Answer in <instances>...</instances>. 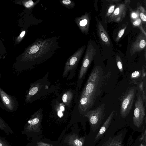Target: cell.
I'll list each match as a JSON object with an SVG mask.
<instances>
[{"mask_svg": "<svg viewBox=\"0 0 146 146\" xmlns=\"http://www.w3.org/2000/svg\"><path fill=\"white\" fill-rule=\"evenodd\" d=\"M58 39L56 36L45 39H37L17 57L15 64L29 69L46 61L59 48Z\"/></svg>", "mask_w": 146, "mask_h": 146, "instance_id": "6da1fadb", "label": "cell"}, {"mask_svg": "<svg viewBox=\"0 0 146 146\" xmlns=\"http://www.w3.org/2000/svg\"><path fill=\"white\" fill-rule=\"evenodd\" d=\"M105 81L102 68L97 66L92 70L82 91L80 101L89 110L101 92Z\"/></svg>", "mask_w": 146, "mask_h": 146, "instance_id": "7a4b0ae2", "label": "cell"}, {"mask_svg": "<svg viewBox=\"0 0 146 146\" xmlns=\"http://www.w3.org/2000/svg\"><path fill=\"white\" fill-rule=\"evenodd\" d=\"M85 48V45L80 47L68 59L62 74L63 78L66 77L69 74L67 78L68 80L72 79L74 76L76 70Z\"/></svg>", "mask_w": 146, "mask_h": 146, "instance_id": "3957f363", "label": "cell"}, {"mask_svg": "<svg viewBox=\"0 0 146 146\" xmlns=\"http://www.w3.org/2000/svg\"><path fill=\"white\" fill-rule=\"evenodd\" d=\"M96 53V50L94 46L92 44L88 43L78 74V87L80 86V82L84 77Z\"/></svg>", "mask_w": 146, "mask_h": 146, "instance_id": "277c9868", "label": "cell"}, {"mask_svg": "<svg viewBox=\"0 0 146 146\" xmlns=\"http://www.w3.org/2000/svg\"><path fill=\"white\" fill-rule=\"evenodd\" d=\"M136 94L134 87H131L127 90L122 99L120 108V114L123 118L127 117L133 106Z\"/></svg>", "mask_w": 146, "mask_h": 146, "instance_id": "5b68a950", "label": "cell"}, {"mask_svg": "<svg viewBox=\"0 0 146 146\" xmlns=\"http://www.w3.org/2000/svg\"><path fill=\"white\" fill-rule=\"evenodd\" d=\"M105 104L103 103L96 108L88 110L85 116L88 119L90 125L92 128L99 127L101 124L105 112Z\"/></svg>", "mask_w": 146, "mask_h": 146, "instance_id": "8992f818", "label": "cell"}, {"mask_svg": "<svg viewBox=\"0 0 146 146\" xmlns=\"http://www.w3.org/2000/svg\"><path fill=\"white\" fill-rule=\"evenodd\" d=\"M46 84L44 78L41 79L31 84L28 92L26 96L25 101L26 103L31 102L35 100L40 92L46 88H48Z\"/></svg>", "mask_w": 146, "mask_h": 146, "instance_id": "52a82bcc", "label": "cell"}, {"mask_svg": "<svg viewBox=\"0 0 146 146\" xmlns=\"http://www.w3.org/2000/svg\"><path fill=\"white\" fill-rule=\"evenodd\" d=\"M141 96H139L135 101L133 112L134 124L137 127L142 125L145 115V108Z\"/></svg>", "mask_w": 146, "mask_h": 146, "instance_id": "ba28073f", "label": "cell"}, {"mask_svg": "<svg viewBox=\"0 0 146 146\" xmlns=\"http://www.w3.org/2000/svg\"><path fill=\"white\" fill-rule=\"evenodd\" d=\"M127 11V7L126 4H117L113 13L108 18V22L117 23L121 22L125 17Z\"/></svg>", "mask_w": 146, "mask_h": 146, "instance_id": "9c48e42d", "label": "cell"}, {"mask_svg": "<svg viewBox=\"0 0 146 146\" xmlns=\"http://www.w3.org/2000/svg\"><path fill=\"white\" fill-rule=\"evenodd\" d=\"M146 36L142 32L138 36L135 40L131 45L130 53L131 56L133 55L136 52H140L145 48Z\"/></svg>", "mask_w": 146, "mask_h": 146, "instance_id": "30bf717a", "label": "cell"}, {"mask_svg": "<svg viewBox=\"0 0 146 146\" xmlns=\"http://www.w3.org/2000/svg\"><path fill=\"white\" fill-rule=\"evenodd\" d=\"M0 96L3 103L8 110L14 111L17 108V104L14 97L8 94L0 87Z\"/></svg>", "mask_w": 146, "mask_h": 146, "instance_id": "8fae6325", "label": "cell"}, {"mask_svg": "<svg viewBox=\"0 0 146 146\" xmlns=\"http://www.w3.org/2000/svg\"><path fill=\"white\" fill-rule=\"evenodd\" d=\"M75 21L83 33L87 35L88 33L90 22L89 14L85 13L81 17L76 18Z\"/></svg>", "mask_w": 146, "mask_h": 146, "instance_id": "7c38bea8", "label": "cell"}, {"mask_svg": "<svg viewBox=\"0 0 146 146\" xmlns=\"http://www.w3.org/2000/svg\"><path fill=\"white\" fill-rule=\"evenodd\" d=\"M96 19L97 33L98 36L104 45L108 46H110V40L109 35L100 21L97 18H96Z\"/></svg>", "mask_w": 146, "mask_h": 146, "instance_id": "4fadbf2b", "label": "cell"}, {"mask_svg": "<svg viewBox=\"0 0 146 146\" xmlns=\"http://www.w3.org/2000/svg\"><path fill=\"white\" fill-rule=\"evenodd\" d=\"M115 112V111L113 110L110 113L96 135L95 139V141L98 140L102 137L106 132L111 123L114 115Z\"/></svg>", "mask_w": 146, "mask_h": 146, "instance_id": "5bb4252c", "label": "cell"}, {"mask_svg": "<svg viewBox=\"0 0 146 146\" xmlns=\"http://www.w3.org/2000/svg\"><path fill=\"white\" fill-rule=\"evenodd\" d=\"M73 96V92L70 90L65 92L63 95L62 97V102L67 107L70 106Z\"/></svg>", "mask_w": 146, "mask_h": 146, "instance_id": "9a60e30c", "label": "cell"}, {"mask_svg": "<svg viewBox=\"0 0 146 146\" xmlns=\"http://www.w3.org/2000/svg\"><path fill=\"white\" fill-rule=\"evenodd\" d=\"M39 0H38L36 2H34L32 0H17L14 1L15 4L22 5L25 8L31 9L34 7L38 3Z\"/></svg>", "mask_w": 146, "mask_h": 146, "instance_id": "2e32d148", "label": "cell"}, {"mask_svg": "<svg viewBox=\"0 0 146 146\" xmlns=\"http://www.w3.org/2000/svg\"><path fill=\"white\" fill-rule=\"evenodd\" d=\"M104 146H122L121 139L118 136L109 139L104 144Z\"/></svg>", "mask_w": 146, "mask_h": 146, "instance_id": "e0dca14e", "label": "cell"}, {"mask_svg": "<svg viewBox=\"0 0 146 146\" xmlns=\"http://www.w3.org/2000/svg\"><path fill=\"white\" fill-rule=\"evenodd\" d=\"M60 2L62 5L70 9L73 8L75 5V3L70 0H62Z\"/></svg>", "mask_w": 146, "mask_h": 146, "instance_id": "ac0fdd59", "label": "cell"}, {"mask_svg": "<svg viewBox=\"0 0 146 146\" xmlns=\"http://www.w3.org/2000/svg\"><path fill=\"white\" fill-rule=\"evenodd\" d=\"M116 61L118 69L121 72H122L123 70V68L122 60L120 57L118 55H117L116 56Z\"/></svg>", "mask_w": 146, "mask_h": 146, "instance_id": "d6986e66", "label": "cell"}, {"mask_svg": "<svg viewBox=\"0 0 146 146\" xmlns=\"http://www.w3.org/2000/svg\"><path fill=\"white\" fill-rule=\"evenodd\" d=\"M116 7L115 4H112L108 7L106 15V18H109L113 13Z\"/></svg>", "mask_w": 146, "mask_h": 146, "instance_id": "ffe728a7", "label": "cell"}, {"mask_svg": "<svg viewBox=\"0 0 146 146\" xmlns=\"http://www.w3.org/2000/svg\"><path fill=\"white\" fill-rule=\"evenodd\" d=\"M127 25H126L123 28L120 30L119 31L117 36L115 39V42H118L123 36L127 28Z\"/></svg>", "mask_w": 146, "mask_h": 146, "instance_id": "44dd1931", "label": "cell"}, {"mask_svg": "<svg viewBox=\"0 0 146 146\" xmlns=\"http://www.w3.org/2000/svg\"><path fill=\"white\" fill-rule=\"evenodd\" d=\"M26 31H23L17 36L15 41V43L16 44H19L23 39L26 33Z\"/></svg>", "mask_w": 146, "mask_h": 146, "instance_id": "7402d4cb", "label": "cell"}, {"mask_svg": "<svg viewBox=\"0 0 146 146\" xmlns=\"http://www.w3.org/2000/svg\"><path fill=\"white\" fill-rule=\"evenodd\" d=\"M141 74V72L139 71L133 72L131 74V77L133 79H137L139 78Z\"/></svg>", "mask_w": 146, "mask_h": 146, "instance_id": "603a6c76", "label": "cell"}, {"mask_svg": "<svg viewBox=\"0 0 146 146\" xmlns=\"http://www.w3.org/2000/svg\"><path fill=\"white\" fill-rule=\"evenodd\" d=\"M137 9L138 10L139 16L140 17L141 19L143 22L145 23L146 21V13L140 11L138 8Z\"/></svg>", "mask_w": 146, "mask_h": 146, "instance_id": "cb8c5ba5", "label": "cell"}, {"mask_svg": "<svg viewBox=\"0 0 146 146\" xmlns=\"http://www.w3.org/2000/svg\"><path fill=\"white\" fill-rule=\"evenodd\" d=\"M139 14L138 10L137 9V12H135L134 11L132 12L130 14V17L133 19L136 20L137 19L139 18Z\"/></svg>", "mask_w": 146, "mask_h": 146, "instance_id": "d4e9b609", "label": "cell"}, {"mask_svg": "<svg viewBox=\"0 0 146 146\" xmlns=\"http://www.w3.org/2000/svg\"><path fill=\"white\" fill-rule=\"evenodd\" d=\"M141 20L140 18H138L132 22L133 25L135 26H139L141 23Z\"/></svg>", "mask_w": 146, "mask_h": 146, "instance_id": "484cf974", "label": "cell"}, {"mask_svg": "<svg viewBox=\"0 0 146 146\" xmlns=\"http://www.w3.org/2000/svg\"><path fill=\"white\" fill-rule=\"evenodd\" d=\"M74 144L76 146H82L83 143L82 141L78 139H76L74 141Z\"/></svg>", "mask_w": 146, "mask_h": 146, "instance_id": "4316f807", "label": "cell"}, {"mask_svg": "<svg viewBox=\"0 0 146 146\" xmlns=\"http://www.w3.org/2000/svg\"><path fill=\"white\" fill-rule=\"evenodd\" d=\"M145 91V90H143L142 92L141 98L143 102H145L146 101V92Z\"/></svg>", "mask_w": 146, "mask_h": 146, "instance_id": "83f0119b", "label": "cell"}, {"mask_svg": "<svg viewBox=\"0 0 146 146\" xmlns=\"http://www.w3.org/2000/svg\"><path fill=\"white\" fill-rule=\"evenodd\" d=\"M141 74H142V77L143 78H144L145 77L146 72L145 69L144 67H143L142 68Z\"/></svg>", "mask_w": 146, "mask_h": 146, "instance_id": "f1b7e54d", "label": "cell"}, {"mask_svg": "<svg viewBox=\"0 0 146 146\" xmlns=\"http://www.w3.org/2000/svg\"><path fill=\"white\" fill-rule=\"evenodd\" d=\"M139 88L140 91L142 92L143 90V82H141L139 84Z\"/></svg>", "mask_w": 146, "mask_h": 146, "instance_id": "f546056e", "label": "cell"}, {"mask_svg": "<svg viewBox=\"0 0 146 146\" xmlns=\"http://www.w3.org/2000/svg\"><path fill=\"white\" fill-rule=\"evenodd\" d=\"M130 0H125V4H126L128 2H130Z\"/></svg>", "mask_w": 146, "mask_h": 146, "instance_id": "4dcf8cb0", "label": "cell"}, {"mask_svg": "<svg viewBox=\"0 0 146 146\" xmlns=\"http://www.w3.org/2000/svg\"><path fill=\"white\" fill-rule=\"evenodd\" d=\"M0 107L3 108V105H2L1 104L0 102Z\"/></svg>", "mask_w": 146, "mask_h": 146, "instance_id": "1f68e13d", "label": "cell"}, {"mask_svg": "<svg viewBox=\"0 0 146 146\" xmlns=\"http://www.w3.org/2000/svg\"><path fill=\"white\" fill-rule=\"evenodd\" d=\"M145 59L146 60V52H145Z\"/></svg>", "mask_w": 146, "mask_h": 146, "instance_id": "d6a6232c", "label": "cell"}, {"mask_svg": "<svg viewBox=\"0 0 146 146\" xmlns=\"http://www.w3.org/2000/svg\"><path fill=\"white\" fill-rule=\"evenodd\" d=\"M0 146H3L2 144L0 142Z\"/></svg>", "mask_w": 146, "mask_h": 146, "instance_id": "836d02e7", "label": "cell"}, {"mask_svg": "<svg viewBox=\"0 0 146 146\" xmlns=\"http://www.w3.org/2000/svg\"><path fill=\"white\" fill-rule=\"evenodd\" d=\"M0 33H1V31H0Z\"/></svg>", "mask_w": 146, "mask_h": 146, "instance_id": "e575fe53", "label": "cell"}, {"mask_svg": "<svg viewBox=\"0 0 146 146\" xmlns=\"http://www.w3.org/2000/svg\"><path fill=\"white\" fill-rule=\"evenodd\" d=\"M1 47H0V48Z\"/></svg>", "mask_w": 146, "mask_h": 146, "instance_id": "d590c367", "label": "cell"}]
</instances>
